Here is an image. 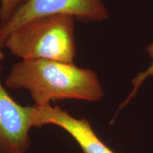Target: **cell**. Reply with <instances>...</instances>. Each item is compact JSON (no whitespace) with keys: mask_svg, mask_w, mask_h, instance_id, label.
I'll use <instances>...</instances> for the list:
<instances>
[{"mask_svg":"<svg viewBox=\"0 0 153 153\" xmlns=\"http://www.w3.org/2000/svg\"><path fill=\"white\" fill-rule=\"evenodd\" d=\"M30 121L33 127L51 124L62 128L75 140L82 153H115L97 136L89 120L74 118L58 106L34 105L31 108Z\"/></svg>","mask_w":153,"mask_h":153,"instance_id":"cell-5","label":"cell"},{"mask_svg":"<svg viewBox=\"0 0 153 153\" xmlns=\"http://www.w3.org/2000/svg\"><path fill=\"white\" fill-rule=\"evenodd\" d=\"M5 85L27 90L38 106L62 99L97 102L104 97L102 85L94 70L43 59L22 60L14 64Z\"/></svg>","mask_w":153,"mask_h":153,"instance_id":"cell-1","label":"cell"},{"mask_svg":"<svg viewBox=\"0 0 153 153\" xmlns=\"http://www.w3.org/2000/svg\"><path fill=\"white\" fill-rule=\"evenodd\" d=\"M75 18L70 15H48L22 25L7 37L3 45L22 60H55L74 63L76 48Z\"/></svg>","mask_w":153,"mask_h":153,"instance_id":"cell-2","label":"cell"},{"mask_svg":"<svg viewBox=\"0 0 153 153\" xmlns=\"http://www.w3.org/2000/svg\"><path fill=\"white\" fill-rule=\"evenodd\" d=\"M1 49H2V48H0V61H1V60H3V59L4 58V55L3 52L1 51Z\"/></svg>","mask_w":153,"mask_h":153,"instance_id":"cell-8","label":"cell"},{"mask_svg":"<svg viewBox=\"0 0 153 153\" xmlns=\"http://www.w3.org/2000/svg\"><path fill=\"white\" fill-rule=\"evenodd\" d=\"M55 14L74 16L82 22H103L109 17L104 0H26L7 22L0 24V48L22 25L39 17Z\"/></svg>","mask_w":153,"mask_h":153,"instance_id":"cell-3","label":"cell"},{"mask_svg":"<svg viewBox=\"0 0 153 153\" xmlns=\"http://www.w3.org/2000/svg\"><path fill=\"white\" fill-rule=\"evenodd\" d=\"M147 53H148L149 56L152 60L150 65L148 67L145 71L142 72H140L139 74H137V76H135V77L132 79V85H133V89L131 91V93L129 94V95L128 96V97L126 98L125 101L122 103L120 105L119 109H121L125 107L126 105L128 104L130 101L136 95L137 91H138L139 88L140 87V86L143 85V83L147 79H148L150 76H153V42L149 44L147 46L146 48Z\"/></svg>","mask_w":153,"mask_h":153,"instance_id":"cell-6","label":"cell"},{"mask_svg":"<svg viewBox=\"0 0 153 153\" xmlns=\"http://www.w3.org/2000/svg\"><path fill=\"white\" fill-rule=\"evenodd\" d=\"M0 63V153H26L30 148L32 106H23L9 94L1 81Z\"/></svg>","mask_w":153,"mask_h":153,"instance_id":"cell-4","label":"cell"},{"mask_svg":"<svg viewBox=\"0 0 153 153\" xmlns=\"http://www.w3.org/2000/svg\"><path fill=\"white\" fill-rule=\"evenodd\" d=\"M25 0H1L0 24L7 22Z\"/></svg>","mask_w":153,"mask_h":153,"instance_id":"cell-7","label":"cell"},{"mask_svg":"<svg viewBox=\"0 0 153 153\" xmlns=\"http://www.w3.org/2000/svg\"><path fill=\"white\" fill-rule=\"evenodd\" d=\"M25 1H26V0H25Z\"/></svg>","mask_w":153,"mask_h":153,"instance_id":"cell-10","label":"cell"},{"mask_svg":"<svg viewBox=\"0 0 153 153\" xmlns=\"http://www.w3.org/2000/svg\"><path fill=\"white\" fill-rule=\"evenodd\" d=\"M1 0H0V10H1Z\"/></svg>","mask_w":153,"mask_h":153,"instance_id":"cell-9","label":"cell"}]
</instances>
